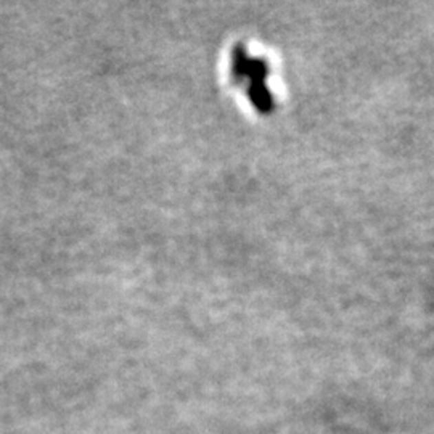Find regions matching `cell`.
<instances>
[{"label":"cell","instance_id":"2","mask_svg":"<svg viewBox=\"0 0 434 434\" xmlns=\"http://www.w3.org/2000/svg\"><path fill=\"white\" fill-rule=\"evenodd\" d=\"M250 60L246 47L243 44H237L232 50V79L235 83H243L245 78V69Z\"/></svg>","mask_w":434,"mask_h":434},{"label":"cell","instance_id":"1","mask_svg":"<svg viewBox=\"0 0 434 434\" xmlns=\"http://www.w3.org/2000/svg\"><path fill=\"white\" fill-rule=\"evenodd\" d=\"M269 71L270 68L267 60L250 56L245 69V78H243V80L248 79V97H250L252 107L261 113H270L275 107L274 95L270 94L265 84Z\"/></svg>","mask_w":434,"mask_h":434}]
</instances>
